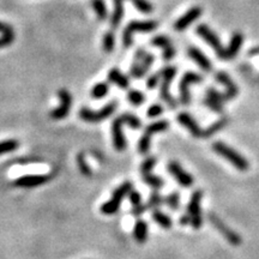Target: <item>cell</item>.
I'll list each match as a JSON object with an SVG mask.
<instances>
[{"instance_id": "18", "label": "cell", "mask_w": 259, "mask_h": 259, "mask_svg": "<svg viewBox=\"0 0 259 259\" xmlns=\"http://www.w3.org/2000/svg\"><path fill=\"white\" fill-rule=\"evenodd\" d=\"M187 54L188 57L199 66V69L202 70V71L206 72V74L212 71V63L210 62L209 58L206 57L202 51L198 50L197 47H188Z\"/></svg>"}, {"instance_id": "21", "label": "cell", "mask_w": 259, "mask_h": 259, "mask_svg": "<svg viewBox=\"0 0 259 259\" xmlns=\"http://www.w3.org/2000/svg\"><path fill=\"white\" fill-rule=\"evenodd\" d=\"M108 81L113 84L118 85V87L123 90H126L127 88L130 87L129 77H127V76H125L123 72H121L120 70H118L117 68L112 69L111 71H109Z\"/></svg>"}, {"instance_id": "31", "label": "cell", "mask_w": 259, "mask_h": 259, "mask_svg": "<svg viewBox=\"0 0 259 259\" xmlns=\"http://www.w3.org/2000/svg\"><path fill=\"white\" fill-rule=\"evenodd\" d=\"M127 99H129L131 105H133L135 107H139L145 102V95L139 90H130L127 94Z\"/></svg>"}, {"instance_id": "5", "label": "cell", "mask_w": 259, "mask_h": 259, "mask_svg": "<svg viewBox=\"0 0 259 259\" xmlns=\"http://www.w3.org/2000/svg\"><path fill=\"white\" fill-rule=\"evenodd\" d=\"M196 33L202 38L204 41L208 44L212 50L215 51L216 57L220 60H227V53H225V48L222 46L218 36L209 28L206 24H199L196 28Z\"/></svg>"}, {"instance_id": "45", "label": "cell", "mask_w": 259, "mask_h": 259, "mask_svg": "<svg viewBox=\"0 0 259 259\" xmlns=\"http://www.w3.org/2000/svg\"><path fill=\"white\" fill-rule=\"evenodd\" d=\"M175 48L173 47V45L168 46V47L163 48L162 50V59L164 62H169V60H172L173 58L175 57Z\"/></svg>"}, {"instance_id": "40", "label": "cell", "mask_w": 259, "mask_h": 259, "mask_svg": "<svg viewBox=\"0 0 259 259\" xmlns=\"http://www.w3.org/2000/svg\"><path fill=\"white\" fill-rule=\"evenodd\" d=\"M206 97L214 100V101L220 102V103H222V105L227 101V100H225L224 93H220V91L214 89V88H209V89L206 90Z\"/></svg>"}, {"instance_id": "42", "label": "cell", "mask_w": 259, "mask_h": 259, "mask_svg": "<svg viewBox=\"0 0 259 259\" xmlns=\"http://www.w3.org/2000/svg\"><path fill=\"white\" fill-rule=\"evenodd\" d=\"M203 102H204V105H205L209 109H211L212 112L220 113V114L221 113H223V105H222V103L214 101V100L209 99V97H205Z\"/></svg>"}, {"instance_id": "22", "label": "cell", "mask_w": 259, "mask_h": 259, "mask_svg": "<svg viewBox=\"0 0 259 259\" xmlns=\"http://www.w3.org/2000/svg\"><path fill=\"white\" fill-rule=\"evenodd\" d=\"M129 198L131 205H132V215L136 216V217H139L142 214H144L145 210H147V205H143L142 204V197L139 192L132 190L129 193Z\"/></svg>"}, {"instance_id": "30", "label": "cell", "mask_w": 259, "mask_h": 259, "mask_svg": "<svg viewBox=\"0 0 259 259\" xmlns=\"http://www.w3.org/2000/svg\"><path fill=\"white\" fill-rule=\"evenodd\" d=\"M120 117L123 119L124 124L129 125L131 129L138 130L142 127V123L141 120H139V118L136 117V115L132 114V113H124V114H121Z\"/></svg>"}, {"instance_id": "27", "label": "cell", "mask_w": 259, "mask_h": 259, "mask_svg": "<svg viewBox=\"0 0 259 259\" xmlns=\"http://www.w3.org/2000/svg\"><path fill=\"white\" fill-rule=\"evenodd\" d=\"M91 5H93V9L94 11H95L97 18H99L101 22L107 20L108 10L107 6H106L105 0H91Z\"/></svg>"}, {"instance_id": "3", "label": "cell", "mask_w": 259, "mask_h": 259, "mask_svg": "<svg viewBox=\"0 0 259 259\" xmlns=\"http://www.w3.org/2000/svg\"><path fill=\"white\" fill-rule=\"evenodd\" d=\"M176 71H178V70H176V66L174 65L166 66V68H163L160 71L161 79H162V82H161V87H160V96L161 99H162L163 101L169 106L170 109H175L178 107V102H176L174 97L170 95V91H169V85L172 83L173 79H174Z\"/></svg>"}, {"instance_id": "47", "label": "cell", "mask_w": 259, "mask_h": 259, "mask_svg": "<svg viewBox=\"0 0 259 259\" xmlns=\"http://www.w3.org/2000/svg\"><path fill=\"white\" fill-rule=\"evenodd\" d=\"M0 34L5 35V34H15L14 28L10 24L5 23V22H0Z\"/></svg>"}, {"instance_id": "15", "label": "cell", "mask_w": 259, "mask_h": 259, "mask_svg": "<svg viewBox=\"0 0 259 259\" xmlns=\"http://www.w3.org/2000/svg\"><path fill=\"white\" fill-rule=\"evenodd\" d=\"M48 180H50V176L48 175H24L16 179L12 185H14L15 187L33 188L45 185Z\"/></svg>"}, {"instance_id": "26", "label": "cell", "mask_w": 259, "mask_h": 259, "mask_svg": "<svg viewBox=\"0 0 259 259\" xmlns=\"http://www.w3.org/2000/svg\"><path fill=\"white\" fill-rule=\"evenodd\" d=\"M151 217H152V220H154L158 225H160V227L164 228V229H169V228H172L173 221L170 220V217L168 215L163 214V212L160 211V210H157V209L152 210Z\"/></svg>"}, {"instance_id": "4", "label": "cell", "mask_w": 259, "mask_h": 259, "mask_svg": "<svg viewBox=\"0 0 259 259\" xmlns=\"http://www.w3.org/2000/svg\"><path fill=\"white\" fill-rule=\"evenodd\" d=\"M132 191V182L131 181H125L121 184L117 190L113 192L111 199L105 204H102L101 206V212L103 215H114L117 214L119 208L121 205V200L124 199L130 192Z\"/></svg>"}, {"instance_id": "9", "label": "cell", "mask_w": 259, "mask_h": 259, "mask_svg": "<svg viewBox=\"0 0 259 259\" xmlns=\"http://www.w3.org/2000/svg\"><path fill=\"white\" fill-rule=\"evenodd\" d=\"M204 81L203 76L197 74V72L188 71L182 76L180 83H179V93H180V102L184 106H187L191 102V94H190V85L202 83Z\"/></svg>"}, {"instance_id": "44", "label": "cell", "mask_w": 259, "mask_h": 259, "mask_svg": "<svg viewBox=\"0 0 259 259\" xmlns=\"http://www.w3.org/2000/svg\"><path fill=\"white\" fill-rule=\"evenodd\" d=\"M160 79H161V74H160V72L151 75L150 77L148 78V81H147V88H148V89L149 90L155 89V88H156L157 85H158V83H160Z\"/></svg>"}, {"instance_id": "43", "label": "cell", "mask_w": 259, "mask_h": 259, "mask_svg": "<svg viewBox=\"0 0 259 259\" xmlns=\"http://www.w3.org/2000/svg\"><path fill=\"white\" fill-rule=\"evenodd\" d=\"M163 112H164L163 106L158 105V103H155V105H151L150 107H149L148 112H147V115H148V118L154 119V118L160 117V115L162 114Z\"/></svg>"}, {"instance_id": "34", "label": "cell", "mask_w": 259, "mask_h": 259, "mask_svg": "<svg viewBox=\"0 0 259 259\" xmlns=\"http://www.w3.org/2000/svg\"><path fill=\"white\" fill-rule=\"evenodd\" d=\"M20 147V143L16 139H6V141L0 142V156L8 152L15 151Z\"/></svg>"}, {"instance_id": "8", "label": "cell", "mask_w": 259, "mask_h": 259, "mask_svg": "<svg viewBox=\"0 0 259 259\" xmlns=\"http://www.w3.org/2000/svg\"><path fill=\"white\" fill-rule=\"evenodd\" d=\"M169 127V123L167 120H160L155 121L150 125H148L147 129H145L144 133L141 137L138 143V151L141 152L142 155H147L149 149H150V139L151 136L155 135V133L163 132V131H167Z\"/></svg>"}, {"instance_id": "14", "label": "cell", "mask_w": 259, "mask_h": 259, "mask_svg": "<svg viewBox=\"0 0 259 259\" xmlns=\"http://www.w3.org/2000/svg\"><path fill=\"white\" fill-rule=\"evenodd\" d=\"M124 121L121 117L115 118L112 123V139L114 149L118 151H123L126 149V138L123 132Z\"/></svg>"}, {"instance_id": "38", "label": "cell", "mask_w": 259, "mask_h": 259, "mask_svg": "<svg viewBox=\"0 0 259 259\" xmlns=\"http://www.w3.org/2000/svg\"><path fill=\"white\" fill-rule=\"evenodd\" d=\"M150 44L152 46H155V47L162 48V50H163V48L168 47V46L172 45V42H170V39L168 38V36L157 35V36H155V38H152Z\"/></svg>"}, {"instance_id": "11", "label": "cell", "mask_w": 259, "mask_h": 259, "mask_svg": "<svg viewBox=\"0 0 259 259\" xmlns=\"http://www.w3.org/2000/svg\"><path fill=\"white\" fill-rule=\"evenodd\" d=\"M58 96L60 99V106L53 109L51 113V118L54 120H63L69 115L72 106V96L69 90L60 89L58 91Z\"/></svg>"}, {"instance_id": "41", "label": "cell", "mask_w": 259, "mask_h": 259, "mask_svg": "<svg viewBox=\"0 0 259 259\" xmlns=\"http://www.w3.org/2000/svg\"><path fill=\"white\" fill-rule=\"evenodd\" d=\"M155 164H156V158L155 157H148L143 161L141 166V173L142 174H148V173H151V170L154 169Z\"/></svg>"}, {"instance_id": "24", "label": "cell", "mask_w": 259, "mask_h": 259, "mask_svg": "<svg viewBox=\"0 0 259 259\" xmlns=\"http://www.w3.org/2000/svg\"><path fill=\"white\" fill-rule=\"evenodd\" d=\"M133 237L138 243H144L148 239V223L144 220H138L133 228Z\"/></svg>"}, {"instance_id": "1", "label": "cell", "mask_w": 259, "mask_h": 259, "mask_svg": "<svg viewBox=\"0 0 259 259\" xmlns=\"http://www.w3.org/2000/svg\"><path fill=\"white\" fill-rule=\"evenodd\" d=\"M212 150L217 155L225 158L228 162H230L231 166H234L236 169L241 170V172H245V170L249 168L248 161L242 155H240L239 152L234 150L233 148L228 147L223 142H215L212 144Z\"/></svg>"}, {"instance_id": "7", "label": "cell", "mask_w": 259, "mask_h": 259, "mask_svg": "<svg viewBox=\"0 0 259 259\" xmlns=\"http://www.w3.org/2000/svg\"><path fill=\"white\" fill-rule=\"evenodd\" d=\"M203 198V191L202 190H196L192 193L190 198V203L187 206V212L191 220V225L194 229H199L203 225V216H202V210H200V202H202Z\"/></svg>"}, {"instance_id": "17", "label": "cell", "mask_w": 259, "mask_h": 259, "mask_svg": "<svg viewBox=\"0 0 259 259\" xmlns=\"http://www.w3.org/2000/svg\"><path fill=\"white\" fill-rule=\"evenodd\" d=\"M178 121L180 123V125L190 131V133L194 138H203V132L204 130H202L199 127V125L197 124V121L194 120L192 115L188 114V113L182 112L178 114Z\"/></svg>"}, {"instance_id": "12", "label": "cell", "mask_w": 259, "mask_h": 259, "mask_svg": "<svg viewBox=\"0 0 259 259\" xmlns=\"http://www.w3.org/2000/svg\"><path fill=\"white\" fill-rule=\"evenodd\" d=\"M168 172L170 173V175L174 176L175 180L178 181V184L182 186V187H191L193 185L194 179L191 174H188L186 170L182 168V167L175 161H170L168 163Z\"/></svg>"}, {"instance_id": "32", "label": "cell", "mask_w": 259, "mask_h": 259, "mask_svg": "<svg viewBox=\"0 0 259 259\" xmlns=\"http://www.w3.org/2000/svg\"><path fill=\"white\" fill-rule=\"evenodd\" d=\"M142 178L144 182L149 186H151L154 190H158L164 185V181L161 178H158L156 175H152L151 173H148V174H142Z\"/></svg>"}, {"instance_id": "2", "label": "cell", "mask_w": 259, "mask_h": 259, "mask_svg": "<svg viewBox=\"0 0 259 259\" xmlns=\"http://www.w3.org/2000/svg\"><path fill=\"white\" fill-rule=\"evenodd\" d=\"M156 21H132L127 24L123 33V45L125 48L131 47L133 42V35L136 33H151L157 28Z\"/></svg>"}, {"instance_id": "48", "label": "cell", "mask_w": 259, "mask_h": 259, "mask_svg": "<svg viewBox=\"0 0 259 259\" xmlns=\"http://www.w3.org/2000/svg\"><path fill=\"white\" fill-rule=\"evenodd\" d=\"M180 224L181 225L191 224V220H190V217H188L187 214H185L184 216H181V217H180Z\"/></svg>"}, {"instance_id": "10", "label": "cell", "mask_w": 259, "mask_h": 259, "mask_svg": "<svg viewBox=\"0 0 259 259\" xmlns=\"http://www.w3.org/2000/svg\"><path fill=\"white\" fill-rule=\"evenodd\" d=\"M208 218H209L210 223H211L216 228V229L220 231L222 235L224 236V239L227 240L230 245H233V246L241 245V242H242L241 236H240L239 234H236L233 229H230L228 225H225L217 215L210 212V214H208Z\"/></svg>"}, {"instance_id": "39", "label": "cell", "mask_w": 259, "mask_h": 259, "mask_svg": "<svg viewBox=\"0 0 259 259\" xmlns=\"http://www.w3.org/2000/svg\"><path fill=\"white\" fill-rule=\"evenodd\" d=\"M77 162H78V167L81 173L84 176H91L93 175V172H91V168L89 167V164L87 163V160H85L84 155L83 154H79L77 157Z\"/></svg>"}, {"instance_id": "23", "label": "cell", "mask_w": 259, "mask_h": 259, "mask_svg": "<svg viewBox=\"0 0 259 259\" xmlns=\"http://www.w3.org/2000/svg\"><path fill=\"white\" fill-rule=\"evenodd\" d=\"M148 52L144 50V48H138L136 51L135 56H133V60L132 64H131V68H130V76L135 79H139V69H141V63L143 60V58L145 57Z\"/></svg>"}, {"instance_id": "19", "label": "cell", "mask_w": 259, "mask_h": 259, "mask_svg": "<svg viewBox=\"0 0 259 259\" xmlns=\"http://www.w3.org/2000/svg\"><path fill=\"white\" fill-rule=\"evenodd\" d=\"M243 44V35L241 33H234L229 40L228 47L225 48V53H227V60L234 59L237 56L240 50H241Z\"/></svg>"}, {"instance_id": "28", "label": "cell", "mask_w": 259, "mask_h": 259, "mask_svg": "<svg viewBox=\"0 0 259 259\" xmlns=\"http://www.w3.org/2000/svg\"><path fill=\"white\" fill-rule=\"evenodd\" d=\"M109 93V84L107 82H100L95 84L91 89V97L94 100H101Z\"/></svg>"}, {"instance_id": "13", "label": "cell", "mask_w": 259, "mask_h": 259, "mask_svg": "<svg viewBox=\"0 0 259 259\" xmlns=\"http://www.w3.org/2000/svg\"><path fill=\"white\" fill-rule=\"evenodd\" d=\"M203 15V9L199 6H193L188 10L184 16H181L179 20L175 21L174 23V29L176 32H184L191 26L192 23H194L196 21Z\"/></svg>"}, {"instance_id": "33", "label": "cell", "mask_w": 259, "mask_h": 259, "mask_svg": "<svg viewBox=\"0 0 259 259\" xmlns=\"http://www.w3.org/2000/svg\"><path fill=\"white\" fill-rule=\"evenodd\" d=\"M154 62H155V57L152 56V54L150 53L145 54V57L143 58L141 63V69H139V79H142L145 75L148 74L149 69H150V66L154 64Z\"/></svg>"}, {"instance_id": "36", "label": "cell", "mask_w": 259, "mask_h": 259, "mask_svg": "<svg viewBox=\"0 0 259 259\" xmlns=\"http://www.w3.org/2000/svg\"><path fill=\"white\" fill-rule=\"evenodd\" d=\"M162 203H164L163 198L160 196V193H158L157 191H154L151 193V196H150V198H149V200L147 203V209L156 210Z\"/></svg>"}, {"instance_id": "35", "label": "cell", "mask_w": 259, "mask_h": 259, "mask_svg": "<svg viewBox=\"0 0 259 259\" xmlns=\"http://www.w3.org/2000/svg\"><path fill=\"white\" fill-rule=\"evenodd\" d=\"M129 2L132 3L133 5L136 6V9L138 10L141 14L144 15H150L152 11H154V8L148 0H129Z\"/></svg>"}, {"instance_id": "46", "label": "cell", "mask_w": 259, "mask_h": 259, "mask_svg": "<svg viewBox=\"0 0 259 259\" xmlns=\"http://www.w3.org/2000/svg\"><path fill=\"white\" fill-rule=\"evenodd\" d=\"M15 41V34H5L0 36V48L8 47L14 44Z\"/></svg>"}, {"instance_id": "6", "label": "cell", "mask_w": 259, "mask_h": 259, "mask_svg": "<svg viewBox=\"0 0 259 259\" xmlns=\"http://www.w3.org/2000/svg\"><path fill=\"white\" fill-rule=\"evenodd\" d=\"M117 108L118 101H112L97 112L91 111L89 108H82L79 111V117H81L82 120L87 121V123H100V121L108 119L111 115H113V113L117 111Z\"/></svg>"}, {"instance_id": "29", "label": "cell", "mask_w": 259, "mask_h": 259, "mask_svg": "<svg viewBox=\"0 0 259 259\" xmlns=\"http://www.w3.org/2000/svg\"><path fill=\"white\" fill-rule=\"evenodd\" d=\"M115 47V34L113 30L106 32L102 39V50L106 53H112L113 50Z\"/></svg>"}, {"instance_id": "16", "label": "cell", "mask_w": 259, "mask_h": 259, "mask_svg": "<svg viewBox=\"0 0 259 259\" xmlns=\"http://www.w3.org/2000/svg\"><path fill=\"white\" fill-rule=\"evenodd\" d=\"M215 79L218 82V83L223 84L225 87L224 91V96L227 101L229 100H234L239 94V89H237L236 84L231 81V78L228 76V74H225L223 71H218L215 74Z\"/></svg>"}, {"instance_id": "37", "label": "cell", "mask_w": 259, "mask_h": 259, "mask_svg": "<svg viewBox=\"0 0 259 259\" xmlns=\"http://www.w3.org/2000/svg\"><path fill=\"white\" fill-rule=\"evenodd\" d=\"M164 203L169 206L170 209L176 210L179 208V203H180V194L178 191H173L172 193L168 194L164 198Z\"/></svg>"}, {"instance_id": "25", "label": "cell", "mask_w": 259, "mask_h": 259, "mask_svg": "<svg viewBox=\"0 0 259 259\" xmlns=\"http://www.w3.org/2000/svg\"><path fill=\"white\" fill-rule=\"evenodd\" d=\"M228 121H229V119L227 117H222L218 119V120H216L214 124H211L208 129L204 130L203 132V138H209V137L214 136L215 133L220 132L221 130H223L225 126L228 125Z\"/></svg>"}, {"instance_id": "20", "label": "cell", "mask_w": 259, "mask_h": 259, "mask_svg": "<svg viewBox=\"0 0 259 259\" xmlns=\"http://www.w3.org/2000/svg\"><path fill=\"white\" fill-rule=\"evenodd\" d=\"M113 14L111 17V28L112 30H117L120 26L124 17V0H113Z\"/></svg>"}]
</instances>
